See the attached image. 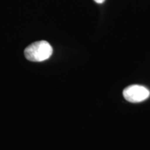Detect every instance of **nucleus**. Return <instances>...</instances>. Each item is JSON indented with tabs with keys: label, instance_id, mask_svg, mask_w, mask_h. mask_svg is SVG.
I'll return each mask as SVG.
<instances>
[{
	"label": "nucleus",
	"instance_id": "nucleus-2",
	"mask_svg": "<svg viewBox=\"0 0 150 150\" xmlns=\"http://www.w3.org/2000/svg\"><path fill=\"white\" fill-rule=\"evenodd\" d=\"M150 92L145 86L131 85L123 91V96L129 102H141L149 98Z\"/></svg>",
	"mask_w": 150,
	"mask_h": 150
},
{
	"label": "nucleus",
	"instance_id": "nucleus-1",
	"mask_svg": "<svg viewBox=\"0 0 150 150\" xmlns=\"http://www.w3.org/2000/svg\"><path fill=\"white\" fill-rule=\"evenodd\" d=\"M53 52V49L47 41L35 42L28 46L24 50L26 59L33 62H42L50 59Z\"/></svg>",
	"mask_w": 150,
	"mask_h": 150
},
{
	"label": "nucleus",
	"instance_id": "nucleus-3",
	"mask_svg": "<svg viewBox=\"0 0 150 150\" xmlns=\"http://www.w3.org/2000/svg\"><path fill=\"white\" fill-rule=\"evenodd\" d=\"M94 1H95V2L97 4H102L105 1V0H94Z\"/></svg>",
	"mask_w": 150,
	"mask_h": 150
}]
</instances>
